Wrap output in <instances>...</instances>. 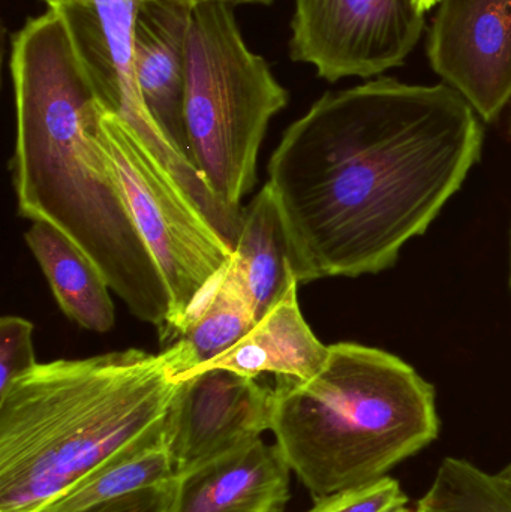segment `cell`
Wrapping results in <instances>:
<instances>
[{"label":"cell","mask_w":511,"mask_h":512,"mask_svg":"<svg viewBox=\"0 0 511 512\" xmlns=\"http://www.w3.org/2000/svg\"><path fill=\"white\" fill-rule=\"evenodd\" d=\"M482 144L479 116L446 83L383 77L324 93L267 167L299 285L392 267L461 189Z\"/></svg>","instance_id":"obj_1"},{"label":"cell","mask_w":511,"mask_h":512,"mask_svg":"<svg viewBox=\"0 0 511 512\" xmlns=\"http://www.w3.org/2000/svg\"><path fill=\"white\" fill-rule=\"evenodd\" d=\"M9 69L18 215L65 234L92 259L132 316L164 330L170 292L129 212L108 150L102 116L110 108L59 11L48 8L14 33Z\"/></svg>","instance_id":"obj_2"},{"label":"cell","mask_w":511,"mask_h":512,"mask_svg":"<svg viewBox=\"0 0 511 512\" xmlns=\"http://www.w3.org/2000/svg\"><path fill=\"white\" fill-rule=\"evenodd\" d=\"M167 351L38 364L0 393V512H41L167 418Z\"/></svg>","instance_id":"obj_3"},{"label":"cell","mask_w":511,"mask_h":512,"mask_svg":"<svg viewBox=\"0 0 511 512\" xmlns=\"http://www.w3.org/2000/svg\"><path fill=\"white\" fill-rule=\"evenodd\" d=\"M270 432L317 502L387 477L438 438L440 418L434 387L410 364L336 343L315 378L278 379Z\"/></svg>","instance_id":"obj_4"},{"label":"cell","mask_w":511,"mask_h":512,"mask_svg":"<svg viewBox=\"0 0 511 512\" xmlns=\"http://www.w3.org/2000/svg\"><path fill=\"white\" fill-rule=\"evenodd\" d=\"M288 90L249 50L233 6H195L186 38L185 122L192 164L234 212L257 185L258 152Z\"/></svg>","instance_id":"obj_5"},{"label":"cell","mask_w":511,"mask_h":512,"mask_svg":"<svg viewBox=\"0 0 511 512\" xmlns=\"http://www.w3.org/2000/svg\"><path fill=\"white\" fill-rule=\"evenodd\" d=\"M102 128L129 212L170 292V321L161 334L185 315L234 249L125 119L105 110Z\"/></svg>","instance_id":"obj_6"},{"label":"cell","mask_w":511,"mask_h":512,"mask_svg":"<svg viewBox=\"0 0 511 512\" xmlns=\"http://www.w3.org/2000/svg\"><path fill=\"white\" fill-rule=\"evenodd\" d=\"M144 0H87L56 9L102 99L119 114L177 182L200 204L222 236H236L240 213L216 198L200 171L177 152L147 113L134 69L135 23Z\"/></svg>","instance_id":"obj_7"},{"label":"cell","mask_w":511,"mask_h":512,"mask_svg":"<svg viewBox=\"0 0 511 512\" xmlns=\"http://www.w3.org/2000/svg\"><path fill=\"white\" fill-rule=\"evenodd\" d=\"M425 27L416 0H294L288 47L293 62L336 83L404 65Z\"/></svg>","instance_id":"obj_8"},{"label":"cell","mask_w":511,"mask_h":512,"mask_svg":"<svg viewBox=\"0 0 511 512\" xmlns=\"http://www.w3.org/2000/svg\"><path fill=\"white\" fill-rule=\"evenodd\" d=\"M275 388L230 370L179 381L165 420L176 475L260 441L272 429Z\"/></svg>","instance_id":"obj_9"},{"label":"cell","mask_w":511,"mask_h":512,"mask_svg":"<svg viewBox=\"0 0 511 512\" xmlns=\"http://www.w3.org/2000/svg\"><path fill=\"white\" fill-rule=\"evenodd\" d=\"M428 57L480 119L494 122L511 99V0H441Z\"/></svg>","instance_id":"obj_10"},{"label":"cell","mask_w":511,"mask_h":512,"mask_svg":"<svg viewBox=\"0 0 511 512\" xmlns=\"http://www.w3.org/2000/svg\"><path fill=\"white\" fill-rule=\"evenodd\" d=\"M192 9L182 0H144L134 39L135 77L147 113L174 149L189 161L186 38Z\"/></svg>","instance_id":"obj_11"},{"label":"cell","mask_w":511,"mask_h":512,"mask_svg":"<svg viewBox=\"0 0 511 512\" xmlns=\"http://www.w3.org/2000/svg\"><path fill=\"white\" fill-rule=\"evenodd\" d=\"M291 471L263 439L174 477L168 512H284Z\"/></svg>","instance_id":"obj_12"},{"label":"cell","mask_w":511,"mask_h":512,"mask_svg":"<svg viewBox=\"0 0 511 512\" xmlns=\"http://www.w3.org/2000/svg\"><path fill=\"white\" fill-rule=\"evenodd\" d=\"M297 288L299 283H293L287 294L236 345L183 379L213 369L230 370L254 379L266 373L296 382L315 378L329 360L330 346L318 340L303 318Z\"/></svg>","instance_id":"obj_13"},{"label":"cell","mask_w":511,"mask_h":512,"mask_svg":"<svg viewBox=\"0 0 511 512\" xmlns=\"http://www.w3.org/2000/svg\"><path fill=\"white\" fill-rule=\"evenodd\" d=\"M257 322L248 291L230 258L185 315L159 334L177 381L224 354Z\"/></svg>","instance_id":"obj_14"},{"label":"cell","mask_w":511,"mask_h":512,"mask_svg":"<svg viewBox=\"0 0 511 512\" xmlns=\"http://www.w3.org/2000/svg\"><path fill=\"white\" fill-rule=\"evenodd\" d=\"M24 240L62 312L84 330L108 333L116 324L111 288L92 259L44 221L33 222Z\"/></svg>","instance_id":"obj_15"},{"label":"cell","mask_w":511,"mask_h":512,"mask_svg":"<svg viewBox=\"0 0 511 512\" xmlns=\"http://www.w3.org/2000/svg\"><path fill=\"white\" fill-rule=\"evenodd\" d=\"M231 261L248 291L255 318L260 321L297 282L290 246L269 183L243 209L242 227Z\"/></svg>","instance_id":"obj_16"},{"label":"cell","mask_w":511,"mask_h":512,"mask_svg":"<svg viewBox=\"0 0 511 512\" xmlns=\"http://www.w3.org/2000/svg\"><path fill=\"white\" fill-rule=\"evenodd\" d=\"M167 420V418H165ZM176 477L165 435V421L90 472L41 512H78L131 493L168 483Z\"/></svg>","instance_id":"obj_17"},{"label":"cell","mask_w":511,"mask_h":512,"mask_svg":"<svg viewBox=\"0 0 511 512\" xmlns=\"http://www.w3.org/2000/svg\"><path fill=\"white\" fill-rule=\"evenodd\" d=\"M414 512H511V463L492 474L447 457Z\"/></svg>","instance_id":"obj_18"},{"label":"cell","mask_w":511,"mask_h":512,"mask_svg":"<svg viewBox=\"0 0 511 512\" xmlns=\"http://www.w3.org/2000/svg\"><path fill=\"white\" fill-rule=\"evenodd\" d=\"M407 504L408 496L401 484L384 477L366 486L320 499L306 512H401Z\"/></svg>","instance_id":"obj_19"},{"label":"cell","mask_w":511,"mask_h":512,"mask_svg":"<svg viewBox=\"0 0 511 512\" xmlns=\"http://www.w3.org/2000/svg\"><path fill=\"white\" fill-rule=\"evenodd\" d=\"M33 328L32 322L20 316L0 318V393L38 366Z\"/></svg>","instance_id":"obj_20"},{"label":"cell","mask_w":511,"mask_h":512,"mask_svg":"<svg viewBox=\"0 0 511 512\" xmlns=\"http://www.w3.org/2000/svg\"><path fill=\"white\" fill-rule=\"evenodd\" d=\"M173 489L174 480H171L78 512H168L171 498H173Z\"/></svg>","instance_id":"obj_21"},{"label":"cell","mask_w":511,"mask_h":512,"mask_svg":"<svg viewBox=\"0 0 511 512\" xmlns=\"http://www.w3.org/2000/svg\"><path fill=\"white\" fill-rule=\"evenodd\" d=\"M182 2L189 3L192 8L200 5H210V3H221V5L236 6V5H270L273 0H182Z\"/></svg>","instance_id":"obj_22"},{"label":"cell","mask_w":511,"mask_h":512,"mask_svg":"<svg viewBox=\"0 0 511 512\" xmlns=\"http://www.w3.org/2000/svg\"><path fill=\"white\" fill-rule=\"evenodd\" d=\"M50 9H62L65 6L74 5V3L87 2V0H41Z\"/></svg>","instance_id":"obj_23"},{"label":"cell","mask_w":511,"mask_h":512,"mask_svg":"<svg viewBox=\"0 0 511 512\" xmlns=\"http://www.w3.org/2000/svg\"><path fill=\"white\" fill-rule=\"evenodd\" d=\"M440 2L441 0H416L417 8H419L423 14L431 11V9L434 8L435 5H438Z\"/></svg>","instance_id":"obj_24"},{"label":"cell","mask_w":511,"mask_h":512,"mask_svg":"<svg viewBox=\"0 0 511 512\" xmlns=\"http://www.w3.org/2000/svg\"><path fill=\"white\" fill-rule=\"evenodd\" d=\"M401 512H414V511H407V510H402Z\"/></svg>","instance_id":"obj_25"},{"label":"cell","mask_w":511,"mask_h":512,"mask_svg":"<svg viewBox=\"0 0 511 512\" xmlns=\"http://www.w3.org/2000/svg\"><path fill=\"white\" fill-rule=\"evenodd\" d=\"M510 283H511V276H510Z\"/></svg>","instance_id":"obj_26"}]
</instances>
